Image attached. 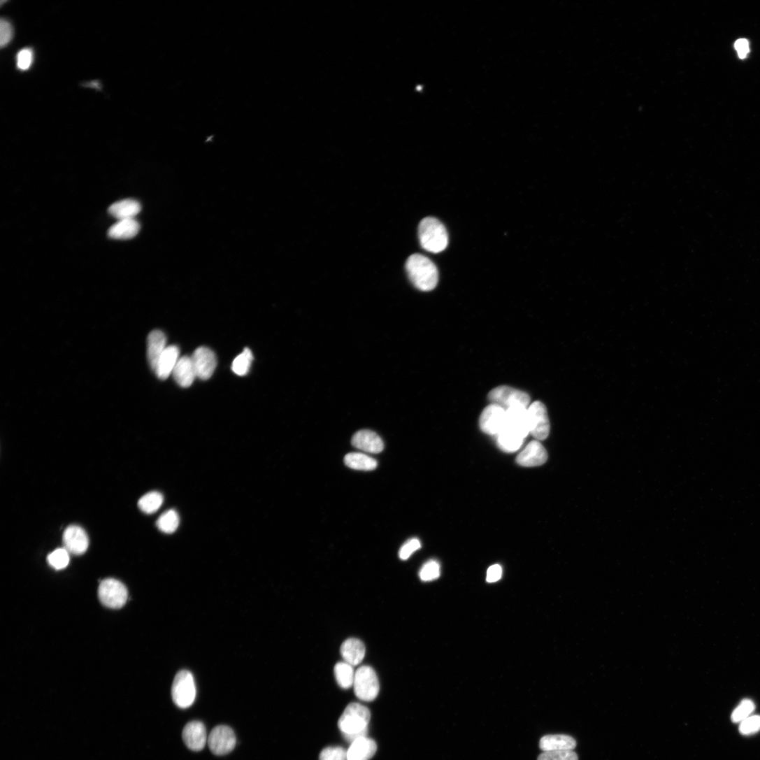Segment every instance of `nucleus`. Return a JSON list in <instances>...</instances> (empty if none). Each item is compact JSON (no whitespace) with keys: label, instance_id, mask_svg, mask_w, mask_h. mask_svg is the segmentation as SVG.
I'll use <instances>...</instances> for the list:
<instances>
[{"label":"nucleus","instance_id":"72a5a7b5","mask_svg":"<svg viewBox=\"0 0 760 760\" xmlns=\"http://www.w3.org/2000/svg\"><path fill=\"white\" fill-rule=\"evenodd\" d=\"M538 760H578L573 750L549 751L541 753Z\"/></svg>","mask_w":760,"mask_h":760},{"label":"nucleus","instance_id":"20e7f679","mask_svg":"<svg viewBox=\"0 0 760 760\" xmlns=\"http://www.w3.org/2000/svg\"><path fill=\"white\" fill-rule=\"evenodd\" d=\"M174 703L180 708H189L194 702L196 689L194 677L187 671L179 672L173 681L171 689Z\"/></svg>","mask_w":760,"mask_h":760},{"label":"nucleus","instance_id":"ddd939ff","mask_svg":"<svg viewBox=\"0 0 760 760\" xmlns=\"http://www.w3.org/2000/svg\"><path fill=\"white\" fill-rule=\"evenodd\" d=\"M182 736L185 745L195 752L202 750L208 742L206 727L199 721H193L186 724Z\"/></svg>","mask_w":760,"mask_h":760},{"label":"nucleus","instance_id":"4c0bfd02","mask_svg":"<svg viewBox=\"0 0 760 760\" xmlns=\"http://www.w3.org/2000/svg\"><path fill=\"white\" fill-rule=\"evenodd\" d=\"M34 51L31 48L20 50L17 55V66L21 71L29 70L34 62Z\"/></svg>","mask_w":760,"mask_h":760},{"label":"nucleus","instance_id":"39448f33","mask_svg":"<svg viewBox=\"0 0 760 760\" xmlns=\"http://www.w3.org/2000/svg\"><path fill=\"white\" fill-rule=\"evenodd\" d=\"M100 602L106 607L120 609L128 601L129 593L126 586L115 579H106L101 582L98 589Z\"/></svg>","mask_w":760,"mask_h":760},{"label":"nucleus","instance_id":"f8f14e48","mask_svg":"<svg viewBox=\"0 0 760 760\" xmlns=\"http://www.w3.org/2000/svg\"><path fill=\"white\" fill-rule=\"evenodd\" d=\"M64 548L76 556L84 554L89 547V538L85 531L79 526L71 525L64 532Z\"/></svg>","mask_w":760,"mask_h":760},{"label":"nucleus","instance_id":"393cba45","mask_svg":"<svg viewBox=\"0 0 760 760\" xmlns=\"http://www.w3.org/2000/svg\"><path fill=\"white\" fill-rule=\"evenodd\" d=\"M524 438L519 434L504 427L497 436V443L499 448L507 453L515 452L520 449Z\"/></svg>","mask_w":760,"mask_h":760},{"label":"nucleus","instance_id":"e433bc0d","mask_svg":"<svg viewBox=\"0 0 760 760\" xmlns=\"http://www.w3.org/2000/svg\"><path fill=\"white\" fill-rule=\"evenodd\" d=\"M14 36V29L11 23L6 19L0 22V45L3 48L8 46L12 41Z\"/></svg>","mask_w":760,"mask_h":760},{"label":"nucleus","instance_id":"7ed1b4c3","mask_svg":"<svg viewBox=\"0 0 760 760\" xmlns=\"http://www.w3.org/2000/svg\"><path fill=\"white\" fill-rule=\"evenodd\" d=\"M418 236L422 248L429 252L440 253L447 248L449 243L446 228L433 217H427L421 221Z\"/></svg>","mask_w":760,"mask_h":760},{"label":"nucleus","instance_id":"bb28decb","mask_svg":"<svg viewBox=\"0 0 760 760\" xmlns=\"http://www.w3.org/2000/svg\"><path fill=\"white\" fill-rule=\"evenodd\" d=\"M353 667L346 662L338 663L335 667L338 684L344 689H348L354 685L356 672Z\"/></svg>","mask_w":760,"mask_h":760},{"label":"nucleus","instance_id":"473e14b6","mask_svg":"<svg viewBox=\"0 0 760 760\" xmlns=\"http://www.w3.org/2000/svg\"><path fill=\"white\" fill-rule=\"evenodd\" d=\"M754 708V704L752 701L747 699L743 701L733 712L732 721L735 723L743 722L750 717Z\"/></svg>","mask_w":760,"mask_h":760},{"label":"nucleus","instance_id":"f3484780","mask_svg":"<svg viewBox=\"0 0 760 760\" xmlns=\"http://www.w3.org/2000/svg\"><path fill=\"white\" fill-rule=\"evenodd\" d=\"M166 336L161 331H153L148 338V359L150 368L155 371L157 363L166 349Z\"/></svg>","mask_w":760,"mask_h":760},{"label":"nucleus","instance_id":"cd10ccee","mask_svg":"<svg viewBox=\"0 0 760 760\" xmlns=\"http://www.w3.org/2000/svg\"><path fill=\"white\" fill-rule=\"evenodd\" d=\"M164 503L163 495L158 492H152L144 495L138 501L140 509L147 514L157 512Z\"/></svg>","mask_w":760,"mask_h":760},{"label":"nucleus","instance_id":"c9c22d12","mask_svg":"<svg viewBox=\"0 0 760 760\" xmlns=\"http://www.w3.org/2000/svg\"><path fill=\"white\" fill-rule=\"evenodd\" d=\"M760 730V716H750L740 722V732L743 735H750Z\"/></svg>","mask_w":760,"mask_h":760},{"label":"nucleus","instance_id":"7c9ffc66","mask_svg":"<svg viewBox=\"0 0 760 760\" xmlns=\"http://www.w3.org/2000/svg\"><path fill=\"white\" fill-rule=\"evenodd\" d=\"M48 564L57 571L66 568L69 564V552L65 548H60L52 552L48 557Z\"/></svg>","mask_w":760,"mask_h":760},{"label":"nucleus","instance_id":"f704fd0d","mask_svg":"<svg viewBox=\"0 0 760 760\" xmlns=\"http://www.w3.org/2000/svg\"><path fill=\"white\" fill-rule=\"evenodd\" d=\"M320 760H347V750L342 747L324 748L320 754Z\"/></svg>","mask_w":760,"mask_h":760},{"label":"nucleus","instance_id":"b1692460","mask_svg":"<svg viewBox=\"0 0 760 760\" xmlns=\"http://www.w3.org/2000/svg\"><path fill=\"white\" fill-rule=\"evenodd\" d=\"M141 230L135 219L119 221L108 231V236L115 240H129L135 238Z\"/></svg>","mask_w":760,"mask_h":760},{"label":"nucleus","instance_id":"423d86ee","mask_svg":"<svg viewBox=\"0 0 760 760\" xmlns=\"http://www.w3.org/2000/svg\"><path fill=\"white\" fill-rule=\"evenodd\" d=\"M353 686L357 698L365 702L374 701L379 694L378 677L370 666H362L356 671Z\"/></svg>","mask_w":760,"mask_h":760},{"label":"nucleus","instance_id":"4be33fe9","mask_svg":"<svg viewBox=\"0 0 760 760\" xmlns=\"http://www.w3.org/2000/svg\"><path fill=\"white\" fill-rule=\"evenodd\" d=\"M172 374L180 387H189L196 378L192 358L187 356L180 358Z\"/></svg>","mask_w":760,"mask_h":760},{"label":"nucleus","instance_id":"4468645a","mask_svg":"<svg viewBox=\"0 0 760 760\" xmlns=\"http://www.w3.org/2000/svg\"><path fill=\"white\" fill-rule=\"evenodd\" d=\"M548 459L547 450L538 441L531 442L517 457V463L523 467L544 465Z\"/></svg>","mask_w":760,"mask_h":760},{"label":"nucleus","instance_id":"2f4dec72","mask_svg":"<svg viewBox=\"0 0 760 760\" xmlns=\"http://www.w3.org/2000/svg\"><path fill=\"white\" fill-rule=\"evenodd\" d=\"M420 578L423 582H431L438 579L440 576V565L436 561L426 562L419 573Z\"/></svg>","mask_w":760,"mask_h":760},{"label":"nucleus","instance_id":"58836bf2","mask_svg":"<svg viewBox=\"0 0 760 760\" xmlns=\"http://www.w3.org/2000/svg\"><path fill=\"white\" fill-rule=\"evenodd\" d=\"M420 548L421 544L417 538L410 539L401 548L399 558L403 561H406Z\"/></svg>","mask_w":760,"mask_h":760},{"label":"nucleus","instance_id":"f257e3e1","mask_svg":"<svg viewBox=\"0 0 760 760\" xmlns=\"http://www.w3.org/2000/svg\"><path fill=\"white\" fill-rule=\"evenodd\" d=\"M371 712L360 703H351L339 719L338 726L345 738L350 743L367 737Z\"/></svg>","mask_w":760,"mask_h":760},{"label":"nucleus","instance_id":"1a4fd4ad","mask_svg":"<svg viewBox=\"0 0 760 760\" xmlns=\"http://www.w3.org/2000/svg\"><path fill=\"white\" fill-rule=\"evenodd\" d=\"M210 751L215 755H225L234 750L236 745V736L234 730L224 725L215 726L208 737Z\"/></svg>","mask_w":760,"mask_h":760},{"label":"nucleus","instance_id":"c85d7f7f","mask_svg":"<svg viewBox=\"0 0 760 760\" xmlns=\"http://www.w3.org/2000/svg\"><path fill=\"white\" fill-rule=\"evenodd\" d=\"M180 517L174 510H169L163 513L157 520V525L160 531L166 533H172L179 526Z\"/></svg>","mask_w":760,"mask_h":760},{"label":"nucleus","instance_id":"dca6fc26","mask_svg":"<svg viewBox=\"0 0 760 760\" xmlns=\"http://www.w3.org/2000/svg\"><path fill=\"white\" fill-rule=\"evenodd\" d=\"M505 427L519 434L525 439L529 433L527 408L514 406L506 409Z\"/></svg>","mask_w":760,"mask_h":760},{"label":"nucleus","instance_id":"9d476101","mask_svg":"<svg viewBox=\"0 0 760 760\" xmlns=\"http://www.w3.org/2000/svg\"><path fill=\"white\" fill-rule=\"evenodd\" d=\"M506 422V409L492 403L483 410L480 418V426L486 433L497 436L504 429Z\"/></svg>","mask_w":760,"mask_h":760},{"label":"nucleus","instance_id":"aec40b11","mask_svg":"<svg viewBox=\"0 0 760 760\" xmlns=\"http://www.w3.org/2000/svg\"><path fill=\"white\" fill-rule=\"evenodd\" d=\"M377 751V744L368 737L351 743L347 750V760H370Z\"/></svg>","mask_w":760,"mask_h":760},{"label":"nucleus","instance_id":"f03ea898","mask_svg":"<svg viewBox=\"0 0 760 760\" xmlns=\"http://www.w3.org/2000/svg\"><path fill=\"white\" fill-rule=\"evenodd\" d=\"M406 268L413 285L423 292L433 290L438 285V268L427 257L419 254L411 255L406 261Z\"/></svg>","mask_w":760,"mask_h":760},{"label":"nucleus","instance_id":"c756f323","mask_svg":"<svg viewBox=\"0 0 760 760\" xmlns=\"http://www.w3.org/2000/svg\"><path fill=\"white\" fill-rule=\"evenodd\" d=\"M253 360L251 350L249 348L245 349L244 352L235 359L232 365L233 371L239 376L246 375L250 371Z\"/></svg>","mask_w":760,"mask_h":760},{"label":"nucleus","instance_id":"9b49d317","mask_svg":"<svg viewBox=\"0 0 760 760\" xmlns=\"http://www.w3.org/2000/svg\"><path fill=\"white\" fill-rule=\"evenodd\" d=\"M191 358L196 378L202 380L210 378L217 366L214 352L207 347H201L195 350Z\"/></svg>","mask_w":760,"mask_h":760},{"label":"nucleus","instance_id":"ea45409f","mask_svg":"<svg viewBox=\"0 0 760 760\" xmlns=\"http://www.w3.org/2000/svg\"><path fill=\"white\" fill-rule=\"evenodd\" d=\"M503 570L499 565H494L491 566L487 571V581L489 583H494L500 580L502 578Z\"/></svg>","mask_w":760,"mask_h":760},{"label":"nucleus","instance_id":"6e6552de","mask_svg":"<svg viewBox=\"0 0 760 760\" xmlns=\"http://www.w3.org/2000/svg\"><path fill=\"white\" fill-rule=\"evenodd\" d=\"M489 399L492 403L505 409L514 406L527 408L530 403L528 394L508 386H500L492 389L489 394Z\"/></svg>","mask_w":760,"mask_h":760},{"label":"nucleus","instance_id":"a211bd4d","mask_svg":"<svg viewBox=\"0 0 760 760\" xmlns=\"http://www.w3.org/2000/svg\"><path fill=\"white\" fill-rule=\"evenodd\" d=\"M577 746L576 740L568 735H547L540 740L539 747L542 751L573 750Z\"/></svg>","mask_w":760,"mask_h":760},{"label":"nucleus","instance_id":"6ab92c4d","mask_svg":"<svg viewBox=\"0 0 760 760\" xmlns=\"http://www.w3.org/2000/svg\"><path fill=\"white\" fill-rule=\"evenodd\" d=\"M341 655L345 662L356 666L362 663L366 655L364 643L357 638H349L341 646Z\"/></svg>","mask_w":760,"mask_h":760},{"label":"nucleus","instance_id":"a878e982","mask_svg":"<svg viewBox=\"0 0 760 760\" xmlns=\"http://www.w3.org/2000/svg\"><path fill=\"white\" fill-rule=\"evenodd\" d=\"M345 464L350 468L362 471H372L378 466L375 459L361 453L347 454L345 458Z\"/></svg>","mask_w":760,"mask_h":760},{"label":"nucleus","instance_id":"0eeeda50","mask_svg":"<svg viewBox=\"0 0 760 760\" xmlns=\"http://www.w3.org/2000/svg\"><path fill=\"white\" fill-rule=\"evenodd\" d=\"M529 433L538 440H546L550 433V421L545 405L535 401L527 408Z\"/></svg>","mask_w":760,"mask_h":760},{"label":"nucleus","instance_id":"5701e85b","mask_svg":"<svg viewBox=\"0 0 760 760\" xmlns=\"http://www.w3.org/2000/svg\"><path fill=\"white\" fill-rule=\"evenodd\" d=\"M142 206L136 200L127 199L112 204L108 208V213L119 221L135 219L141 211Z\"/></svg>","mask_w":760,"mask_h":760},{"label":"nucleus","instance_id":"412c9836","mask_svg":"<svg viewBox=\"0 0 760 760\" xmlns=\"http://www.w3.org/2000/svg\"><path fill=\"white\" fill-rule=\"evenodd\" d=\"M179 349L176 346L167 347L161 356L155 371H154L160 380L167 379L173 372L176 364L179 360Z\"/></svg>","mask_w":760,"mask_h":760},{"label":"nucleus","instance_id":"2eb2a0df","mask_svg":"<svg viewBox=\"0 0 760 760\" xmlns=\"http://www.w3.org/2000/svg\"><path fill=\"white\" fill-rule=\"evenodd\" d=\"M352 445L357 450L370 454H380L384 450V443L375 432L363 429L357 431L352 438Z\"/></svg>","mask_w":760,"mask_h":760},{"label":"nucleus","instance_id":"a19ab883","mask_svg":"<svg viewBox=\"0 0 760 760\" xmlns=\"http://www.w3.org/2000/svg\"><path fill=\"white\" fill-rule=\"evenodd\" d=\"M735 48L740 59H745L749 53V43L745 39L738 40L735 43Z\"/></svg>","mask_w":760,"mask_h":760}]
</instances>
